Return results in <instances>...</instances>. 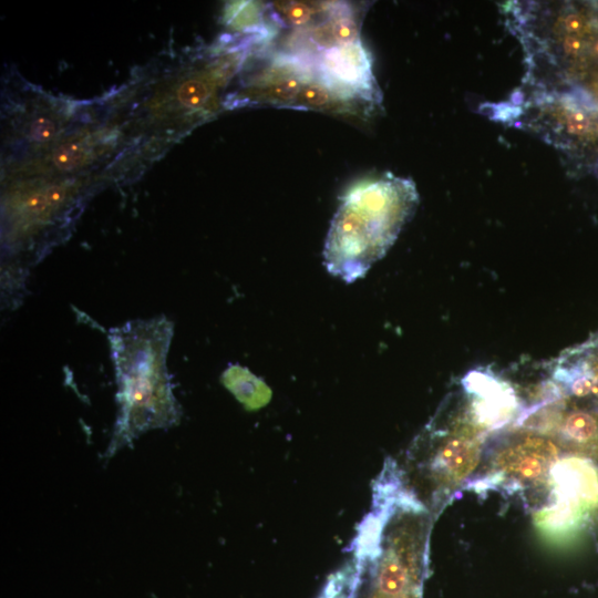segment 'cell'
<instances>
[{
    "mask_svg": "<svg viewBox=\"0 0 598 598\" xmlns=\"http://www.w3.org/2000/svg\"><path fill=\"white\" fill-rule=\"evenodd\" d=\"M261 45L258 35H226L192 52L142 90L135 102L136 131L176 138L216 116L225 109L226 87Z\"/></svg>",
    "mask_w": 598,
    "mask_h": 598,
    "instance_id": "1",
    "label": "cell"
},
{
    "mask_svg": "<svg viewBox=\"0 0 598 598\" xmlns=\"http://www.w3.org/2000/svg\"><path fill=\"white\" fill-rule=\"evenodd\" d=\"M172 337L173 323L165 317L132 320L110 330L120 406L114 443L178 422L181 411L166 368Z\"/></svg>",
    "mask_w": 598,
    "mask_h": 598,
    "instance_id": "2",
    "label": "cell"
},
{
    "mask_svg": "<svg viewBox=\"0 0 598 598\" xmlns=\"http://www.w3.org/2000/svg\"><path fill=\"white\" fill-rule=\"evenodd\" d=\"M416 204L414 183L391 174L349 190L324 240L327 271L346 282L362 278L392 245Z\"/></svg>",
    "mask_w": 598,
    "mask_h": 598,
    "instance_id": "3",
    "label": "cell"
},
{
    "mask_svg": "<svg viewBox=\"0 0 598 598\" xmlns=\"http://www.w3.org/2000/svg\"><path fill=\"white\" fill-rule=\"evenodd\" d=\"M3 184V246L18 254L31 251L66 224L93 182L84 175L16 178Z\"/></svg>",
    "mask_w": 598,
    "mask_h": 598,
    "instance_id": "4",
    "label": "cell"
},
{
    "mask_svg": "<svg viewBox=\"0 0 598 598\" xmlns=\"http://www.w3.org/2000/svg\"><path fill=\"white\" fill-rule=\"evenodd\" d=\"M85 111L74 102L25 91L7 107L3 146L6 167L33 158L85 122Z\"/></svg>",
    "mask_w": 598,
    "mask_h": 598,
    "instance_id": "5",
    "label": "cell"
},
{
    "mask_svg": "<svg viewBox=\"0 0 598 598\" xmlns=\"http://www.w3.org/2000/svg\"><path fill=\"white\" fill-rule=\"evenodd\" d=\"M123 137V128L115 121H85L42 154L6 167L4 181L90 175L112 157Z\"/></svg>",
    "mask_w": 598,
    "mask_h": 598,
    "instance_id": "6",
    "label": "cell"
},
{
    "mask_svg": "<svg viewBox=\"0 0 598 598\" xmlns=\"http://www.w3.org/2000/svg\"><path fill=\"white\" fill-rule=\"evenodd\" d=\"M551 502L534 517L540 534L551 542H565L584 526L598 507V471L585 457H565L550 471Z\"/></svg>",
    "mask_w": 598,
    "mask_h": 598,
    "instance_id": "7",
    "label": "cell"
},
{
    "mask_svg": "<svg viewBox=\"0 0 598 598\" xmlns=\"http://www.w3.org/2000/svg\"><path fill=\"white\" fill-rule=\"evenodd\" d=\"M315 74L311 56L282 50L262 55V60L241 76L237 89L226 95L225 109H292L300 90Z\"/></svg>",
    "mask_w": 598,
    "mask_h": 598,
    "instance_id": "8",
    "label": "cell"
},
{
    "mask_svg": "<svg viewBox=\"0 0 598 598\" xmlns=\"http://www.w3.org/2000/svg\"><path fill=\"white\" fill-rule=\"evenodd\" d=\"M558 450L549 440L525 435L501 445L487 470L486 486L513 491L549 484L550 471L558 461Z\"/></svg>",
    "mask_w": 598,
    "mask_h": 598,
    "instance_id": "9",
    "label": "cell"
},
{
    "mask_svg": "<svg viewBox=\"0 0 598 598\" xmlns=\"http://www.w3.org/2000/svg\"><path fill=\"white\" fill-rule=\"evenodd\" d=\"M312 58L316 73L328 84L353 97L380 104L371 56L361 40L329 49Z\"/></svg>",
    "mask_w": 598,
    "mask_h": 598,
    "instance_id": "10",
    "label": "cell"
},
{
    "mask_svg": "<svg viewBox=\"0 0 598 598\" xmlns=\"http://www.w3.org/2000/svg\"><path fill=\"white\" fill-rule=\"evenodd\" d=\"M361 7L340 2L326 19L303 29H297L288 41L290 53L315 56L329 49L357 42L362 24Z\"/></svg>",
    "mask_w": 598,
    "mask_h": 598,
    "instance_id": "11",
    "label": "cell"
},
{
    "mask_svg": "<svg viewBox=\"0 0 598 598\" xmlns=\"http://www.w3.org/2000/svg\"><path fill=\"white\" fill-rule=\"evenodd\" d=\"M480 445L466 436L441 441L429 460V471L439 487L452 488L467 477L480 460Z\"/></svg>",
    "mask_w": 598,
    "mask_h": 598,
    "instance_id": "12",
    "label": "cell"
},
{
    "mask_svg": "<svg viewBox=\"0 0 598 598\" xmlns=\"http://www.w3.org/2000/svg\"><path fill=\"white\" fill-rule=\"evenodd\" d=\"M375 109L328 84L317 73L302 86L292 106V110L324 112L358 121L367 120Z\"/></svg>",
    "mask_w": 598,
    "mask_h": 598,
    "instance_id": "13",
    "label": "cell"
},
{
    "mask_svg": "<svg viewBox=\"0 0 598 598\" xmlns=\"http://www.w3.org/2000/svg\"><path fill=\"white\" fill-rule=\"evenodd\" d=\"M340 1H274L268 4L269 19L286 28L303 29L329 17Z\"/></svg>",
    "mask_w": 598,
    "mask_h": 598,
    "instance_id": "14",
    "label": "cell"
}]
</instances>
